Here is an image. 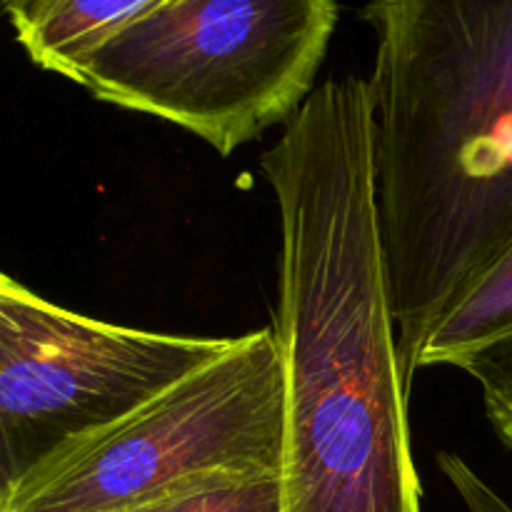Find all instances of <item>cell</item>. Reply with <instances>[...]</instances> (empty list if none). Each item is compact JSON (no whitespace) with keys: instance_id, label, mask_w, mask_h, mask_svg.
Here are the masks:
<instances>
[{"instance_id":"6","label":"cell","mask_w":512,"mask_h":512,"mask_svg":"<svg viewBox=\"0 0 512 512\" xmlns=\"http://www.w3.org/2000/svg\"><path fill=\"white\" fill-rule=\"evenodd\" d=\"M155 0H10L15 43L40 70L78 83L90 60Z\"/></svg>"},{"instance_id":"10","label":"cell","mask_w":512,"mask_h":512,"mask_svg":"<svg viewBox=\"0 0 512 512\" xmlns=\"http://www.w3.org/2000/svg\"><path fill=\"white\" fill-rule=\"evenodd\" d=\"M438 468L470 512H512L508 500L500 498L493 485L485 483L460 455L438 453Z\"/></svg>"},{"instance_id":"4","label":"cell","mask_w":512,"mask_h":512,"mask_svg":"<svg viewBox=\"0 0 512 512\" xmlns=\"http://www.w3.org/2000/svg\"><path fill=\"white\" fill-rule=\"evenodd\" d=\"M283 428L278 340L260 328L0 493V512H130L230 478L278 475Z\"/></svg>"},{"instance_id":"2","label":"cell","mask_w":512,"mask_h":512,"mask_svg":"<svg viewBox=\"0 0 512 512\" xmlns=\"http://www.w3.org/2000/svg\"><path fill=\"white\" fill-rule=\"evenodd\" d=\"M375 205L405 373L512 238V0H380Z\"/></svg>"},{"instance_id":"8","label":"cell","mask_w":512,"mask_h":512,"mask_svg":"<svg viewBox=\"0 0 512 512\" xmlns=\"http://www.w3.org/2000/svg\"><path fill=\"white\" fill-rule=\"evenodd\" d=\"M130 512H280L278 475L230 478Z\"/></svg>"},{"instance_id":"7","label":"cell","mask_w":512,"mask_h":512,"mask_svg":"<svg viewBox=\"0 0 512 512\" xmlns=\"http://www.w3.org/2000/svg\"><path fill=\"white\" fill-rule=\"evenodd\" d=\"M512 333V238L453 300L425 340L418 370L458 368L468 355Z\"/></svg>"},{"instance_id":"5","label":"cell","mask_w":512,"mask_h":512,"mask_svg":"<svg viewBox=\"0 0 512 512\" xmlns=\"http://www.w3.org/2000/svg\"><path fill=\"white\" fill-rule=\"evenodd\" d=\"M73 313L0 275V493L233 348Z\"/></svg>"},{"instance_id":"3","label":"cell","mask_w":512,"mask_h":512,"mask_svg":"<svg viewBox=\"0 0 512 512\" xmlns=\"http://www.w3.org/2000/svg\"><path fill=\"white\" fill-rule=\"evenodd\" d=\"M338 18L333 0H155L78 85L228 158L308 103Z\"/></svg>"},{"instance_id":"9","label":"cell","mask_w":512,"mask_h":512,"mask_svg":"<svg viewBox=\"0 0 512 512\" xmlns=\"http://www.w3.org/2000/svg\"><path fill=\"white\" fill-rule=\"evenodd\" d=\"M458 368L478 383L495 435L512 450V333L475 350Z\"/></svg>"},{"instance_id":"1","label":"cell","mask_w":512,"mask_h":512,"mask_svg":"<svg viewBox=\"0 0 512 512\" xmlns=\"http://www.w3.org/2000/svg\"><path fill=\"white\" fill-rule=\"evenodd\" d=\"M280 225V512H423L375 205L368 78L323 80L260 158Z\"/></svg>"}]
</instances>
